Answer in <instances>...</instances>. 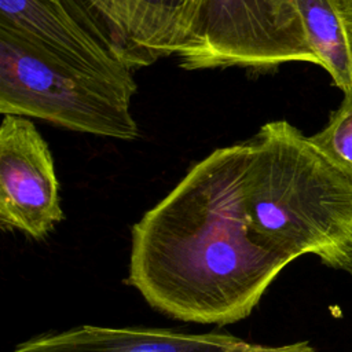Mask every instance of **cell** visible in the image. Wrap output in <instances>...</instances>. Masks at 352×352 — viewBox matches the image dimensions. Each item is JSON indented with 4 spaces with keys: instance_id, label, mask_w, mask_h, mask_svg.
<instances>
[{
    "instance_id": "obj_3",
    "label": "cell",
    "mask_w": 352,
    "mask_h": 352,
    "mask_svg": "<svg viewBox=\"0 0 352 352\" xmlns=\"http://www.w3.org/2000/svg\"><path fill=\"white\" fill-rule=\"evenodd\" d=\"M135 80L73 67L0 34V113L103 138L133 140Z\"/></svg>"
},
{
    "instance_id": "obj_2",
    "label": "cell",
    "mask_w": 352,
    "mask_h": 352,
    "mask_svg": "<svg viewBox=\"0 0 352 352\" xmlns=\"http://www.w3.org/2000/svg\"><path fill=\"white\" fill-rule=\"evenodd\" d=\"M249 140L242 204L254 238L292 261L312 254L352 276V175L285 120Z\"/></svg>"
},
{
    "instance_id": "obj_5",
    "label": "cell",
    "mask_w": 352,
    "mask_h": 352,
    "mask_svg": "<svg viewBox=\"0 0 352 352\" xmlns=\"http://www.w3.org/2000/svg\"><path fill=\"white\" fill-rule=\"evenodd\" d=\"M0 34L55 62L133 80L82 0H0Z\"/></svg>"
},
{
    "instance_id": "obj_11",
    "label": "cell",
    "mask_w": 352,
    "mask_h": 352,
    "mask_svg": "<svg viewBox=\"0 0 352 352\" xmlns=\"http://www.w3.org/2000/svg\"><path fill=\"white\" fill-rule=\"evenodd\" d=\"M241 352H316V351L308 341H298V342L278 345V346L250 344L246 349Z\"/></svg>"
},
{
    "instance_id": "obj_4",
    "label": "cell",
    "mask_w": 352,
    "mask_h": 352,
    "mask_svg": "<svg viewBox=\"0 0 352 352\" xmlns=\"http://www.w3.org/2000/svg\"><path fill=\"white\" fill-rule=\"evenodd\" d=\"M177 56L186 70L319 65L297 0H199Z\"/></svg>"
},
{
    "instance_id": "obj_6",
    "label": "cell",
    "mask_w": 352,
    "mask_h": 352,
    "mask_svg": "<svg viewBox=\"0 0 352 352\" xmlns=\"http://www.w3.org/2000/svg\"><path fill=\"white\" fill-rule=\"evenodd\" d=\"M63 220L52 154L33 122L3 116L0 125V224L43 239Z\"/></svg>"
},
{
    "instance_id": "obj_8",
    "label": "cell",
    "mask_w": 352,
    "mask_h": 352,
    "mask_svg": "<svg viewBox=\"0 0 352 352\" xmlns=\"http://www.w3.org/2000/svg\"><path fill=\"white\" fill-rule=\"evenodd\" d=\"M250 344L221 331L84 324L36 336L11 352H241Z\"/></svg>"
},
{
    "instance_id": "obj_9",
    "label": "cell",
    "mask_w": 352,
    "mask_h": 352,
    "mask_svg": "<svg viewBox=\"0 0 352 352\" xmlns=\"http://www.w3.org/2000/svg\"><path fill=\"white\" fill-rule=\"evenodd\" d=\"M307 40L333 82L352 95V45L336 0H297Z\"/></svg>"
},
{
    "instance_id": "obj_1",
    "label": "cell",
    "mask_w": 352,
    "mask_h": 352,
    "mask_svg": "<svg viewBox=\"0 0 352 352\" xmlns=\"http://www.w3.org/2000/svg\"><path fill=\"white\" fill-rule=\"evenodd\" d=\"M249 139L216 148L133 224L126 283L153 309L199 324L241 322L292 263L249 228Z\"/></svg>"
},
{
    "instance_id": "obj_12",
    "label": "cell",
    "mask_w": 352,
    "mask_h": 352,
    "mask_svg": "<svg viewBox=\"0 0 352 352\" xmlns=\"http://www.w3.org/2000/svg\"><path fill=\"white\" fill-rule=\"evenodd\" d=\"M337 8L342 18L344 26L346 29L351 45H352V0H336Z\"/></svg>"
},
{
    "instance_id": "obj_7",
    "label": "cell",
    "mask_w": 352,
    "mask_h": 352,
    "mask_svg": "<svg viewBox=\"0 0 352 352\" xmlns=\"http://www.w3.org/2000/svg\"><path fill=\"white\" fill-rule=\"evenodd\" d=\"M132 72L177 55L199 0H82Z\"/></svg>"
},
{
    "instance_id": "obj_10",
    "label": "cell",
    "mask_w": 352,
    "mask_h": 352,
    "mask_svg": "<svg viewBox=\"0 0 352 352\" xmlns=\"http://www.w3.org/2000/svg\"><path fill=\"white\" fill-rule=\"evenodd\" d=\"M309 140L338 166L352 175V95L331 113L326 126Z\"/></svg>"
}]
</instances>
